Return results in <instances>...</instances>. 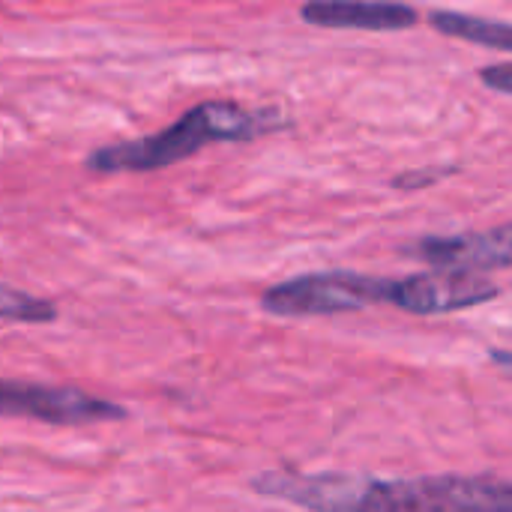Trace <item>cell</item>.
Here are the masks:
<instances>
[{
  "label": "cell",
  "mask_w": 512,
  "mask_h": 512,
  "mask_svg": "<svg viewBox=\"0 0 512 512\" xmlns=\"http://www.w3.org/2000/svg\"><path fill=\"white\" fill-rule=\"evenodd\" d=\"M444 174H450V171L447 168H420V171H408V174L396 177V186L399 189H423V186L438 183Z\"/></svg>",
  "instance_id": "7c38bea8"
},
{
  "label": "cell",
  "mask_w": 512,
  "mask_h": 512,
  "mask_svg": "<svg viewBox=\"0 0 512 512\" xmlns=\"http://www.w3.org/2000/svg\"><path fill=\"white\" fill-rule=\"evenodd\" d=\"M414 255L429 261L432 267H456L474 273H492L512 267V225L477 234H453V237H423L414 246Z\"/></svg>",
  "instance_id": "52a82bcc"
},
{
  "label": "cell",
  "mask_w": 512,
  "mask_h": 512,
  "mask_svg": "<svg viewBox=\"0 0 512 512\" xmlns=\"http://www.w3.org/2000/svg\"><path fill=\"white\" fill-rule=\"evenodd\" d=\"M369 483L372 480L366 477H348V474L267 471L252 480V492L309 510H363Z\"/></svg>",
  "instance_id": "8992f818"
},
{
  "label": "cell",
  "mask_w": 512,
  "mask_h": 512,
  "mask_svg": "<svg viewBox=\"0 0 512 512\" xmlns=\"http://www.w3.org/2000/svg\"><path fill=\"white\" fill-rule=\"evenodd\" d=\"M480 78H483V84H486L489 90L512 96V63H495V66H486V69H480Z\"/></svg>",
  "instance_id": "8fae6325"
},
{
  "label": "cell",
  "mask_w": 512,
  "mask_h": 512,
  "mask_svg": "<svg viewBox=\"0 0 512 512\" xmlns=\"http://www.w3.org/2000/svg\"><path fill=\"white\" fill-rule=\"evenodd\" d=\"M0 321L51 324V321H57V306L48 297H36L30 291H21V288L0 282Z\"/></svg>",
  "instance_id": "30bf717a"
},
{
  "label": "cell",
  "mask_w": 512,
  "mask_h": 512,
  "mask_svg": "<svg viewBox=\"0 0 512 512\" xmlns=\"http://www.w3.org/2000/svg\"><path fill=\"white\" fill-rule=\"evenodd\" d=\"M0 417H21L48 426H93L126 417V408L78 387L0 378Z\"/></svg>",
  "instance_id": "277c9868"
},
{
  "label": "cell",
  "mask_w": 512,
  "mask_h": 512,
  "mask_svg": "<svg viewBox=\"0 0 512 512\" xmlns=\"http://www.w3.org/2000/svg\"><path fill=\"white\" fill-rule=\"evenodd\" d=\"M363 510H512V483L486 477L372 480Z\"/></svg>",
  "instance_id": "3957f363"
},
{
  "label": "cell",
  "mask_w": 512,
  "mask_h": 512,
  "mask_svg": "<svg viewBox=\"0 0 512 512\" xmlns=\"http://www.w3.org/2000/svg\"><path fill=\"white\" fill-rule=\"evenodd\" d=\"M393 279L363 276L351 270L306 273L279 282L264 291L261 306L279 318H324L342 312H360L378 303H390Z\"/></svg>",
  "instance_id": "7a4b0ae2"
},
{
  "label": "cell",
  "mask_w": 512,
  "mask_h": 512,
  "mask_svg": "<svg viewBox=\"0 0 512 512\" xmlns=\"http://www.w3.org/2000/svg\"><path fill=\"white\" fill-rule=\"evenodd\" d=\"M429 24L453 39H465L483 48H498L512 51V24L507 21H492V18H477V15H462V12H432Z\"/></svg>",
  "instance_id": "9c48e42d"
},
{
  "label": "cell",
  "mask_w": 512,
  "mask_h": 512,
  "mask_svg": "<svg viewBox=\"0 0 512 512\" xmlns=\"http://www.w3.org/2000/svg\"><path fill=\"white\" fill-rule=\"evenodd\" d=\"M300 18L312 27L369 33H396L420 21L417 9L399 0H306Z\"/></svg>",
  "instance_id": "ba28073f"
},
{
  "label": "cell",
  "mask_w": 512,
  "mask_h": 512,
  "mask_svg": "<svg viewBox=\"0 0 512 512\" xmlns=\"http://www.w3.org/2000/svg\"><path fill=\"white\" fill-rule=\"evenodd\" d=\"M501 288L474 270L435 267L429 273H414L408 279H393L390 303L414 315H450L492 303Z\"/></svg>",
  "instance_id": "5b68a950"
},
{
  "label": "cell",
  "mask_w": 512,
  "mask_h": 512,
  "mask_svg": "<svg viewBox=\"0 0 512 512\" xmlns=\"http://www.w3.org/2000/svg\"><path fill=\"white\" fill-rule=\"evenodd\" d=\"M279 126L282 114L273 108L246 111L234 102H201L156 135L117 141L93 150L84 159V168L93 174H147L177 165L207 144L252 141L276 132Z\"/></svg>",
  "instance_id": "6da1fadb"
}]
</instances>
